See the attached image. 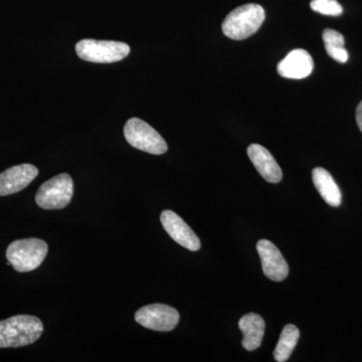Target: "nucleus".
I'll return each mask as SVG.
<instances>
[{"mask_svg": "<svg viewBox=\"0 0 362 362\" xmlns=\"http://www.w3.org/2000/svg\"><path fill=\"white\" fill-rule=\"evenodd\" d=\"M49 247L45 240L23 239L14 240L6 250L8 265L20 273L32 272L39 268L47 257Z\"/></svg>", "mask_w": 362, "mask_h": 362, "instance_id": "3", "label": "nucleus"}, {"mask_svg": "<svg viewBox=\"0 0 362 362\" xmlns=\"http://www.w3.org/2000/svg\"><path fill=\"white\" fill-rule=\"evenodd\" d=\"M314 69L313 59L305 49H293L279 63L277 71L283 78L301 80L311 75Z\"/></svg>", "mask_w": 362, "mask_h": 362, "instance_id": "11", "label": "nucleus"}, {"mask_svg": "<svg viewBox=\"0 0 362 362\" xmlns=\"http://www.w3.org/2000/svg\"><path fill=\"white\" fill-rule=\"evenodd\" d=\"M160 221L166 233L180 246L189 251L197 252L201 249V240L194 230L177 214L173 211H163Z\"/></svg>", "mask_w": 362, "mask_h": 362, "instance_id": "9", "label": "nucleus"}, {"mask_svg": "<svg viewBox=\"0 0 362 362\" xmlns=\"http://www.w3.org/2000/svg\"><path fill=\"white\" fill-rule=\"evenodd\" d=\"M300 338V331L293 324H288L281 332L275 350L274 358L278 362H285L291 356Z\"/></svg>", "mask_w": 362, "mask_h": 362, "instance_id": "15", "label": "nucleus"}, {"mask_svg": "<svg viewBox=\"0 0 362 362\" xmlns=\"http://www.w3.org/2000/svg\"><path fill=\"white\" fill-rule=\"evenodd\" d=\"M76 52L78 58L90 63L111 64L125 59L130 47L113 40H82L76 45Z\"/></svg>", "mask_w": 362, "mask_h": 362, "instance_id": "4", "label": "nucleus"}, {"mask_svg": "<svg viewBox=\"0 0 362 362\" xmlns=\"http://www.w3.org/2000/svg\"><path fill=\"white\" fill-rule=\"evenodd\" d=\"M265 18L266 13L263 7L256 4H246L228 13L221 28L230 39L246 40L258 32Z\"/></svg>", "mask_w": 362, "mask_h": 362, "instance_id": "2", "label": "nucleus"}, {"mask_svg": "<svg viewBox=\"0 0 362 362\" xmlns=\"http://www.w3.org/2000/svg\"><path fill=\"white\" fill-rule=\"evenodd\" d=\"M135 320L147 329L168 332L180 322V313L168 305L151 304L136 312Z\"/></svg>", "mask_w": 362, "mask_h": 362, "instance_id": "7", "label": "nucleus"}, {"mask_svg": "<svg viewBox=\"0 0 362 362\" xmlns=\"http://www.w3.org/2000/svg\"><path fill=\"white\" fill-rule=\"evenodd\" d=\"M124 136L131 146L147 153L161 156L168 149L161 135L139 118H131L127 121L124 127Z\"/></svg>", "mask_w": 362, "mask_h": 362, "instance_id": "5", "label": "nucleus"}, {"mask_svg": "<svg viewBox=\"0 0 362 362\" xmlns=\"http://www.w3.org/2000/svg\"><path fill=\"white\" fill-rule=\"evenodd\" d=\"M73 194V180L68 173H61L40 185L35 195V202L47 211L65 209L70 204Z\"/></svg>", "mask_w": 362, "mask_h": 362, "instance_id": "6", "label": "nucleus"}, {"mask_svg": "<svg viewBox=\"0 0 362 362\" xmlns=\"http://www.w3.org/2000/svg\"><path fill=\"white\" fill-rule=\"evenodd\" d=\"M247 156L264 180L271 183H278L282 180V169L265 147L259 144L250 145Z\"/></svg>", "mask_w": 362, "mask_h": 362, "instance_id": "12", "label": "nucleus"}, {"mask_svg": "<svg viewBox=\"0 0 362 362\" xmlns=\"http://www.w3.org/2000/svg\"><path fill=\"white\" fill-rule=\"evenodd\" d=\"M311 8L316 13L328 16H339L343 13L342 6L337 0H312Z\"/></svg>", "mask_w": 362, "mask_h": 362, "instance_id": "17", "label": "nucleus"}, {"mask_svg": "<svg viewBox=\"0 0 362 362\" xmlns=\"http://www.w3.org/2000/svg\"><path fill=\"white\" fill-rule=\"evenodd\" d=\"M257 250L266 277L275 282L284 281L289 274V266L278 247L270 240H261L257 244Z\"/></svg>", "mask_w": 362, "mask_h": 362, "instance_id": "8", "label": "nucleus"}, {"mask_svg": "<svg viewBox=\"0 0 362 362\" xmlns=\"http://www.w3.org/2000/svg\"><path fill=\"white\" fill-rule=\"evenodd\" d=\"M322 37L326 52L331 58L341 64L349 61V52L344 47L345 40L341 33L328 28L324 30Z\"/></svg>", "mask_w": 362, "mask_h": 362, "instance_id": "16", "label": "nucleus"}, {"mask_svg": "<svg viewBox=\"0 0 362 362\" xmlns=\"http://www.w3.org/2000/svg\"><path fill=\"white\" fill-rule=\"evenodd\" d=\"M312 178L316 189L318 190L319 194L322 197L326 204L331 206H339L341 204V192L339 187L326 169L322 168L314 169L312 171Z\"/></svg>", "mask_w": 362, "mask_h": 362, "instance_id": "14", "label": "nucleus"}, {"mask_svg": "<svg viewBox=\"0 0 362 362\" xmlns=\"http://www.w3.org/2000/svg\"><path fill=\"white\" fill-rule=\"evenodd\" d=\"M44 332L37 317L18 315L0 321V349H16L33 344Z\"/></svg>", "mask_w": 362, "mask_h": 362, "instance_id": "1", "label": "nucleus"}, {"mask_svg": "<svg viewBox=\"0 0 362 362\" xmlns=\"http://www.w3.org/2000/svg\"><path fill=\"white\" fill-rule=\"evenodd\" d=\"M39 169L32 164H20L0 173V197L20 192L33 182Z\"/></svg>", "mask_w": 362, "mask_h": 362, "instance_id": "10", "label": "nucleus"}, {"mask_svg": "<svg viewBox=\"0 0 362 362\" xmlns=\"http://www.w3.org/2000/svg\"><path fill=\"white\" fill-rule=\"evenodd\" d=\"M239 327L244 334L242 340L244 349L247 351L258 349L265 334L266 324L264 319L259 314H247L240 319Z\"/></svg>", "mask_w": 362, "mask_h": 362, "instance_id": "13", "label": "nucleus"}, {"mask_svg": "<svg viewBox=\"0 0 362 362\" xmlns=\"http://www.w3.org/2000/svg\"><path fill=\"white\" fill-rule=\"evenodd\" d=\"M356 121L357 125H358L359 129H361L362 132V101L359 103L356 109Z\"/></svg>", "mask_w": 362, "mask_h": 362, "instance_id": "18", "label": "nucleus"}]
</instances>
